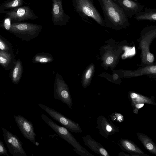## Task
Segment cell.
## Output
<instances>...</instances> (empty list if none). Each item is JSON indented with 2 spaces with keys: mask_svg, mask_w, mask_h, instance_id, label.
Instances as JSON below:
<instances>
[{
  "mask_svg": "<svg viewBox=\"0 0 156 156\" xmlns=\"http://www.w3.org/2000/svg\"><path fill=\"white\" fill-rule=\"evenodd\" d=\"M4 13L6 14V16L11 20L18 21L34 20L38 18L33 10L28 6H19L8 11H5Z\"/></svg>",
  "mask_w": 156,
  "mask_h": 156,
  "instance_id": "cell-8",
  "label": "cell"
},
{
  "mask_svg": "<svg viewBox=\"0 0 156 156\" xmlns=\"http://www.w3.org/2000/svg\"><path fill=\"white\" fill-rule=\"evenodd\" d=\"M51 16L55 25L63 26L68 23L69 16L64 11L62 0H52Z\"/></svg>",
  "mask_w": 156,
  "mask_h": 156,
  "instance_id": "cell-10",
  "label": "cell"
},
{
  "mask_svg": "<svg viewBox=\"0 0 156 156\" xmlns=\"http://www.w3.org/2000/svg\"><path fill=\"white\" fill-rule=\"evenodd\" d=\"M137 95L134 93H133L132 94L131 97L133 98H136L137 97Z\"/></svg>",
  "mask_w": 156,
  "mask_h": 156,
  "instance_id": "cell-30",
  "label": "cell"
},
{
  "mask_svg": "<svg viewBox=\"0 0 156 156\" xmlns=\"http://www.w3.org/2000/svg\"><path fill=\"white\" fill-rule=\"evenodd\" d=\"M4 139L10 153L13 156H27L20 140L6 129L2 128Z\"/></svg>",
  "mask_w": 156,
  "mask_h": 156,
  "instance_id": "cell-7",
  "label": "cell"
},
{
  "mask_svg": "<svg viewBox=\"0 0 156 156\" xmlns=\"http://www.w3.org/2000/svg\"><path fill=\"white\" fill-rule=\"evenodd\" d=\"M135 19L138 21L148 20L156 21V9L154 8H145L135 16Z\"/></svg>",
  "mask_w": 156,
  "mask_h": 156,
  "instance_id": "cell-12",
  "label": "cell"
},
{
  "mask_svg": "<svg viewBox=\"0 0 156 156\" xmlns=\"http://www.w3.org/2000/svg\"><path fill=\"white\" fill-rule=\"evenodd\" d=\"M16 122L23 136L34 145L37 146L39 143L36 142L37 134L34 131L32 122L21 115H14Z\"/></svg>",
  "mask_w": 156,
  "mask_h": 156,
  "instance_id": "cell-9",
  "label": "cell"
},
{
  "mask_svg": "<svg viewBox=\"0 0 156 156\" xmlns=\"http://www.w3.org/2000/svg\"><path fill=\"white\" fill-rule=\"evenodd\" d=\"M122 9L128 18L142 11L144 5L133 0H112Z\"/></svg>",
  "mask_w": 156,
  "mask_h": 156,
  "instance_id": "cell-11",
  "label": "cell"
},
{
  "mask_svg": "<svg viewBox=\"0 0 156 156\" xmlns=\"http://www.w3.org/2000/svg\"><path fill=\"white\" fill-rule=\"evenodd\" d=\"M38 105L54 119L72 133H80L82 130L79 124L66 117L53 108L40 103Z\"/></svg>",
  "mask_w": 156,
  "mask_h": 156,
  "instance_id": "cell-6",
  "label": "cell"
},
{
  "mask_svg": "<svg viewBox=\"0 0 156 156\" xmlns=\"http://www.w3.org/2000/svg\"><path fill=\"white\" fill-rule=\"evenodd\" d=\"M103 12L105 24L108 27L121 28L129 23L122 8L112 0H98Z\"/></svg>",
  "mask_w": 156,
  "mask_h": 156,
  "instance_id": "cell-1",
  "label": "cell"
},
{
  "mask_svg": "<svg viewBox=\"0 0 156 156\" xmlns=\"http://www.w3.org/2000/svg\"><path fill=\"white\" fill-rule=\"evenodd\" d=\"M9 49V47L0 38V50L7 51Z\"/></svg>",
  "mask_w": 156,
  "mask_h": 156,
  "instance_id": "cell-19",
  "label": "cell"
},
{
  "mask_svg": "<svg viewBox=\"0 0 156 156\" xmlns=\"http://www.w3.org/2000/svg\"><path fill=\"white\" fill-rule=\"evenodd\" d=\"M100 153L103 155L107 156L108 155V153L106 151L104 148H101L100 149Z\"/></svg>",
  "mask_w": 156,
  "mask_h": 156,
  "instance_id": "cell-24",
  "label": "cell"
},
{
  "mask_svg": "<svg viewBox=\"0 0 156 156\" xmlns=\"http://www.w3.org/2000/svg\"><path fill=\"white\" fill-rule=\"evenodd\" d=\"M41 116L45 122L60 137L73 147L74 151L77 154L82 156L91 155L76 139L67 129L58 125L43 113H41Z\"/></svg>",
  "mask_w": 156,
  "mask_h": 156,
  "instance_id": "cell-2",
  "label": "cell"
},
{
  "mask_svg": "<svg viewBox=\"0 0 156 156\" xmlns=\"http://www.w3.org/2000/svg\"><path fill=\"white\" fill-rule=\"evenodd\" d=\"M147 60L150 62H152L154 60V56L153 54L151 53H148L147 55Z\"/></svg>",
  "mask_w": 156,
  "mask_h": 156,
  "instance_id": "cell-22",
  "label": "cell"
},
{
  "mask_svg": "<svg viewBox=\"0 0 156 156\" xmlns=\"http://www.w3.org/2000/svg\"><path fill=\"white\" fill-rule=\"evenodd\" d=\"M147 148L149 150L153 149L154 148L153 145L151 143H148L146 145Z\"/></svg>",
  "mask_w": 156,
  "mask_h": 156,
  "instance_id": "cell-25",
  "label": "cell"
},
{
  "mask_svg": "<svg viewBox=\"0 0 156 156\" xmlns=\"http://www.w3.org/2000/svg\"><path fill=\"white\" fill-rule=\"evenodd\" d=\"M0 155H5L8 156L6 150L3 143L0 140Z\"/></svg>",
  "mask_w": 156,
  "mask_h": 156,
  "instance_id": "cell-20",
  "label": "cell"
},
{
  "mask_svg": "<svg viewBox=\"0 0 156 156\" xmlns=\"http://www.w3.org/2000/svg\"><path fill=\"white\" fill-rule=\"evenodd\" d=\"M125 147L127 149L131 151H134L136 150L135 146L132 143L128 141H125L124 144Z\"/></svg>",
  "mask_w": 156,
  "mask_h": 156,
  "instance_id": "cell-18",
  "label": "cell"
},
{
  "mask_svg": "<svg viewBox=\"0 0 156 156\" xmlns=\"http://www.w3.org/2000/svg\"><path fill=\"white\" fill-rule=\"evenodd\" d=\"M10 20L9 18L7 17L4 21V25L5 29L8 30H9L11 26Z\"/></svg>",
  "mask_w": 156,
  "mask_h": 156,
  "instance_id": "cell-21",
  "label": "cell"
},
{
  "mask_svg": "<svg viewBox=\"0 0 156 156\" xmlns=\"http://www.w3.org/2000/svg\"><path fill=\"white\" fill-rule=\"evenodd\" d=\"M106 129L108 131L110 132L112 131V128L109 126L108 125L106 127Z\"/></svg>",
  "mask_w": 156,
  "mask_h": 156,
  "instance_id": "cell-29",
  "label": "cell"
},
{
  "mask_svg": "<svg viewBox=\"0 0 156 156\" xmlns=\"http://www.w3.org/2000/svg\"><path fill=\"white\" fill-rule=\"evenodd\" d=\"M94 69V66L91 64L85 69L81 76V82L83 87L86 88L89 85Z\"/></svg>",
  "mask_w": 156,
  "mask_h": 156,
  "instance_id": "cell-15",
  "label": "cell"
},
{
  "mask_svg": "<svg viewBox=\"0 0 156 156\" xmlns=\"http://www.w3.org/2000/svg\"><path fill=\"white\" fill-rule=\"evenodd\" d=\"M156 67L155 66H153L150 67V72L153 73H156Z\"/></svg>",
  "mask_w": 156,
  "mask_h": 156,
  "instance_id": "cell-26",
  "label": "cell"
},
{
  "mask_svg": "<svg viewBox=\"0 0 156 156\" xmlns=\"http://www.w3.org/2000/svg\"><path fill=\"white\" fill-rule=\"evenodd\" d=\"M11 60L10 54L7 51L0 50V64L6 67L10 63Z\"/></svg>",
  "mask_w": 156,
  "mask_h": 156,
  "instance_id": "cell-17",
  "label": "cell"
},
{
  "mask_svg": "<svg viewBox=\"0 0 156 156\" xmlns=\"http://www.w3.org/2000/svg\"><path fill=\"white\" fill-rule=\"evenodd\" d=\"M54 59L53 57L50 54L43 52L36 54L33 57L32 62L34 63H49Z\"/></svg>",
  "mask_w": 156,
  "mask_h": 156,
  "instance_id": "cell-13",
  "label": "cell"
},
{
  "mask_svg": "<svg viewBox=\"0 0 156 156\" xmlns=\"http://www.w3.org/2000/svg\"><path fill=\"white\" fill-rule=\"evenodd\" d=\"M43 28L42 25L24 22L13 23L9 30L16 35L22 36L28 41L38 36Z\"/></svg>",
  "mask_w": 156,
  "mask_h": 156,
  "instance_id": "cell-4",
  "label": "cell"
},
{
  "mask_svg": "<svg viewBox=\"0 0 156 156\" xmlns=\"http://www.w3.org/2000/svg\"><path fill=\"white\" fill-rule=\"evenodd\" d=\"M54 94L55 99L61 101L71 110L72 109L73 103L69 87L58 73L55 78Z\"/></svg>",
  "mask_w": 156,
  "mask_h": 156,
  "instance_id": "cell-5",
  "label": "cell"
},
{
  "mask_svg": "<svg viewBox=\"0 0 156 156\" xmlns=\"http://www.w3.org/2000/svg\"><path fill=\"white\" fill-rule=\"evenodd\" d=\"M76 11L85 18H90L100 25L105 24L103 18L94 6L93 0H73Z\"/></svg>",
  "mask_w": 156,
  "mask_h": 156,
  "instance_id": "cell-3",
  "label": "cell"
},
{
  "mask_svg": "<svg viewBox=\"0 0 156 156\" xmlns=\"http://www.w3.org/2000/svg\"><path fill=\"white\" fill-rule=\"evenodd\" d=\"M23 71L22 66L19 59L16 62L11 74L12 81L15 83H18L21 77Z\"/></svg>",
  "mask_w": 156,
  "mask_h": 156,
  "instance_id": "cell-16",
  "label": "cell"
},
{
  "mask_svg": "<svg viewBox=\"0 0 156 156\" xmlns=\"http://www.w3.org/2000/svg\"><path fill=\"white\" fill-rule=\"evenodd\" d=\"M24 3L23 0H7L0 5V13H4L6 9L22 6Z\"/></svg>",
  "mask_w": 156,
  "mask_h": 156,
  "instance_id": "cell-14",
  "label": "cell"
},
{
  "mask_svg": "<svg viewBox=\"0 0 156 156\" xmlns=\"http://www.w3.org/2000/svg\"><path fill=\"white\" fill-rule=\"evenodd\" d=\"M113 58L112 57H108L106 60V63L108 64H109L112 63L113 61Z\"/></svg>",
  "mask_w": 156,
  "mask_h": 156,
  "instance_id": "cell-23",
  "label": "cell"
},
{
  "mask_svg": "<svg viewBox=\"0 0 156 156\" xmlns=\"http://www.w3.org/2000/svg\"><path fill=\"white\" fill-rule=\"evenodd\" d=\"M113 78L114 80H116L119 78V76L117 74L115 73L113 74Z\"/></svg>",
  "mask_w": 156,
  "mask_h": 156,
  "instance_id": "cell-28",
  "label": "cell"
},
{
  "mask_svg": "<svg viewBox=\"0 0 156 156\" xmlns=\"http://www.w3.org/2000/svg\"><path fill=\"white\" fill-rule=\"evenodd\" d=\"M144 105V104H138L136 105V107L138 108H140L143 107Z\"/></svg>",
  "mask_w": 156,
  "mask_h": 156,
  "instance_id": "cell-27",
  "label": "cell"
}]
</instances>
